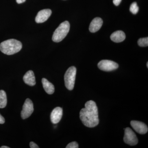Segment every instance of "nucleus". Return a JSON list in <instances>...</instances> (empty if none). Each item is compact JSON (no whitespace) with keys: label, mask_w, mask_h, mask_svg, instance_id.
Returning a JSON list of instances; mask_svg holds the SVG:
<instances>
[{"label":"nucleus","mask_w":148,"mask_h":148,"mask_svg":"<svg viewBox=\"0 0 148 148\" xmlns=\"http://www.w3.org/2000/svg\"><path fill=\"white\" fill-rule=\"evenodd\" d=\"M80 119L86 127H93L98 125V109L94 101H89L86 103L85 108L80 112Z\"/></svg>","instance_id":"1"},{"label":"nucleus","mask_w":148,"mask_h":148,"mask_svg":"<svg viewBox=\"0 0 148 148\" xmlns=\"http://www.w3.org/2000/svg\"><path fill=\"white\" fill-rule=\"evenodd\" d=\"M22 47V44L19 41L15 39H10L1 43L0 50L7 55H12L20 51Z\"/></svg>","instance_id":"2"},{"label":"nucleus","mask_w":148,"mask_h":148,"mask_svg":"<svg viewBox=\"0 0 148 148\" xmlns=\"http://www.w3.org/2000/svg\"><path fill=\"white\" fill-rule=\"evenodd\" d=\"M70 24L69 21H65L60 24L53 33L52 40L58 42L65 38L69 32Z\"/></svg>","instance_id":"3"},{"label":"nucleus","mask_w":148,"mask_h":148,"mask_svg":"<svg viewBox=\"0 0 148 148\" xmlns=\"http://www.w3.org/2000/svg\"><path fill=\"white\" fill-rule=\"evenodd\" d=\"M77 69L74 66L70 67L66 71L64 75L65 86L69 90L73 89L75 80Z\"/></svg>","instance_id":"4"},{"label":"nucleus","mask_w":148,"mask_h":148,"mask_svg":"<svg viewBox=\"0 0 148 148\" xmlns=\"http://www.w3.org/2000/svg\"><path fill=\"white\" fill-rule=\"evenodd\" d=\"M125 143L130 146H135L138 142V138L135 132L129 127L125 129V134L123 138Z\"/></svg>","instance_id":"5"},{"label":"nucleus","mask_w":148,"mask_h":148,"mask_svg":"<svg viewBox=\"0 0 148 148\" xmlns=\"http://www.w3.org/2000/svg\"><path fill=\"white\" fill-rule=\"evenodd\" d=\"M98 68L104 71H111L116 70L119 65L114 61L110 60H103L99 62L98 65Z\"/></svg>","instance_id":"6"},{"label":"nucleus","mask_w":148,"mask_h":148,"mask_svg":"<svg viewBox=\"0 0 148 148\" xmlns=\"http://www.w3.org/2000/svg\"><path fill=\"white\" fill-rule=\"evenodd\" d=\"M34 111L33 102L29 98L26 99L23 106L21 112V117L22 119H25L29 118Z\"/></svg>","instance_id":"7"},{"label":"nucleus","mask_w":148,"mask_h":148,"mask_svg":"<svg viewBox=\"0 0 148 148\" xmlns=\"http://www.w3.org/2000/svg\"><path fill=\"white\" fill-rule=\"evenodd\" d=\"M130 124L135 131L140 134H145L148 132L147 126L142 122L132 121L130 122Z\"/></svg>","instance_id":"8"},{"label":"nucleus","mask_w":148,"mask_h":148,"mask_svg":"<svg viewBox=\"0 0 148 148\" xmlns=\"http://www.w3.org/2000/svg\"><path fill=\"white\" fill-rule=\"evenodd\" d=\"M51 12V10L49 9L40 11L35 19L36 22L37 23H42L45 22L50 17Z\"/></svg>","instance_id":"9"},{"label":"nucleus","mask_w":148,"mask_h":148,"mask_svg":"<svg viewBox=\"0 0 148 148\" xmlns=\"http://www.w3.org/2000/svg\"><path fill=\"white\" fill-rule=\"evenodd\" d=\"M63 115V109L60 107H56L53 110L51 114L50 119L53 124L58 123L61 120Z\"/></svg>","instance_id":"10"},{"label":"nucleus","mask_w":148,"mask_h":148,"mask_svg":"<svg viewBox=\"0 0 148 148\" xmlns=\"http://www.w3.org/2000/svg\"><path fill=\"white\" fill-rule=\"evenodd\" d=\"M103 24V20L100 17H96L91 21L89 26V31L91 33H95L99 31Z\"/></svg>","instance_id":"11"},{"label":"nucleus","mask_w":148,"mask_h":148,"mask_svg":"<svg viewBox=\"0 0 148 148\" xmlns=\"http://www.w3.org/2000/svg\"><path fill=\"white\" fill-rule=\"evenodd\" d=\"M23 80L25 84L30 86H34L36 84V78L33 71H28L23 77Z\"/></svg>","instance_id":"12"},{"label":"nucleus","mask_w":148,"mask_h":148,"mask_svg":"<svg viewBox=\"0 0 148 148\" xmlns=\"http://www.w3.org/2000/svg\"><path fill=\"white\" fill-rule=\"evenodd\" d=\"M111 40L115 42H120L124 41L125 39V35L121 31H117L114 32L110 36Z\"/></svg>","instance_id":"13"},{"label":"nucleus","mask_w":148,"mask_h":148,"mask_svg":"<svg viewBox=\"0 0 148 148\" xmlns=\"http://www.w3.org/2000/svg\"><path fill=\"white\" fill-rule=\"evenodd\" d=\"M42 82L46 92L48 94H53L54 92V86L53 84L49 82L46 79L42 78Z\"/></svg>","instance_id":"14"},{"label":"nucleus","mask_w":148,"mask_h":148,"mask_svg":"<svg viewBox=\"0 0 148 148\" xmlns=\"http://www.w3.org/2000/svg\"><path fill=\"white\" fill-rule=\"evenodd\" d=\"M7 103L6 94L3 90H0V108H5Z\"/></svg>","instance_id":"15"},{"label":"nucleus","mask_w":148,"mask_h":148,"mask_svg":"<svg viewBox=\"0 0 148 148\" xmlns=\"http://www.w3.org/2000/svg\"><path fill=\"white\" fill-rule=\"evenodd\" d=\"M139 10V8L137 5V3L135 2L132 3L130 8V12H132L133 14H135L138 13Z\"/></svg>","instance_id":"16"},{"label":"nucleus","mask_w":148,"mask_h":148,"mask_svg":"<svg viewBox=\"0 0 148 148\" xmlns=\"http://www.w3.org/2000/svg\"><path fill=\"white\" fill-rule=\"evenodd\" d=\"M138 45L140 47H144L148 46V38H141L138 40Z\"/></svg>","instance_id":"17"},{"label":"nucleus","mask_w":148,"mask_h":148,"mask_svg":"<svg viewBox=\"0 0 148 148\" xmlns=\"http://www.w3.org/2000/svg\"><path fill=\"white\" fill-rule=\"evenodd\" d=\"M78 144L76 142H73L70 143L66 147V148H78Z\"/></svg>","instance_id":"18"},{"label":"nucleus","mask_w":148,"mask_h":148,"mask_svg":"<svg viewBox=\"0 0 148 148\" xmlns=\"http://www.w3.org/2000/svg\"><path fill=\"white\" fill-rule=\"evenodd\" d=\"M30 147L31 148H39L38 146L34 142H32L30 143Z\"/></svg>","instance_id":"19"},{"label":"nucleus","mask_w":148,"mask_h":148,"mask_svg":"<svg viewBox=\"0 0 148 148\" xmlns=\"http://www.w3.org/2000/svg\"><path fill=\"white\" fill-rule=\"evenodd\" d=\"M122 0H113V2L116 6H118L121 2Z\"/></svg>","instance_id":"20"},{"label":"nucleus","mask_w":148,"mask_h":148,"mask_svg":"<svg viewBox=\"0 0 148 148\" xmlns=\"http://www.w3.org/2000/svg\"><path fill=\"white\" fill-rule=\"evenodd\" d=\"M5 122V119L0 114V124H3Z\"/></svg>","instance_id":"21"},{"label":"nucleus","mask_w":148,"mask_h":148,"mask_svg":"<svg viewBox=\"0 0 148 148\" xmlns=\"http://www.w3.org/2000/svg\"><path fill=\"white\" fill-rule=\"evenodd\" d=\"M26 0H16V2L18 4H21L24 3Z\"/></svg>","instance_id":"22"},{"label":"nucleus","mask_w":148,"mask_h":148,"mask_svg":"<svg viewBox=\"0 0 148 148\" xmlns=\"http://www.w3.org/2000/svg\"><path fill=\"white\" fill-rule=\"evenodd\" d=\"M8 147H7V146H2L1 147V148H9Z\"/></svg>","instance_id":"23"},{"label":"nucleus","mask_w":148,"mask_h":148,"mask_svg":"<svg viewBox=\"0 0 148 148\" xmlns=\"http://www.w3.org/2000/svg\"><path fill=\"white\" fill-rule=\"evenodd\" d=\"M147 68H148V63L147 62Z\"/></svg>","instance_id":"24"}]
</instances>
